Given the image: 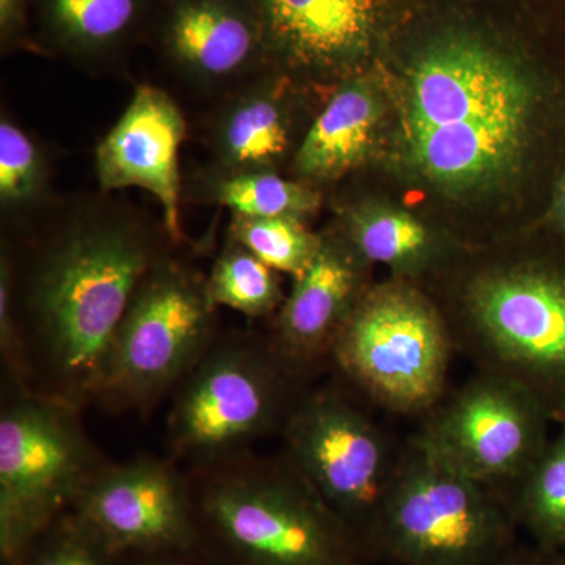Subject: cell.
<instances>
[{
  "mask_svg": "<svg viewBox=\"0 0 565 565\" xmlns=\"http://www.w3.org/2000/svg\"><path fill=\"white\" fill-rule=\"evenodd\" d=\"M230 239L236 241L280 274L299 277L313 263L322 237L297 217H245L233 215Z\"/></svg>",
  "mask_w": 565,
  "mask_h": 565,
  "instance_id": "24",
  "label": "cell"
},
{
  "mask_svg": "<svg viewBox=\"0 0 565 565\" xmlns=\"http://www.w3.org/2000/svg\"><path fill=\"white\" fill-rule=\"evenodd\" d=\"M516 531L508 494L459 473L411 437L367 553L394 565H500L515 548Z\"/></svg>",
  "mask_w": 565,
  "mask_h": 565,
  "instance_id": "6",
  "label": "cell"
},
{
  "mask_svg": "<svg viewBox=\"0 0 565 565\" xmlns=\"http://www.w3.org/2000/svg\"><path fill=\"white\" fill-rule=\"evenodd\" d=\"M41 32L79 61H102L139 33L154 0H33Z\"/></svg>",
  "mask_w": 565,
  "mask_h": 565,
  "instance_id": "19",
  "label": "cell"
},
{
  "mask_svg": "<svg viewBox=\"0 0 565 565\" xmlns=\"http://www.w3.org/2000/svg\"><path fill=\"white\" fill-rule=\"evenodd\" d=\"M9 255L31 393L84 411L134 292L169 253L136 218L90 214L41 239L21 264Z\"/></svg>",
  "mask_w": 565,
  "mask_h": 565,
  "instance_id": "1",
  "label": "cell"
},
{
  "mask_svg": "<svg viewBox=\"0 0 565 565\" xmlns=\"http://www.w3.org/2000/svg\"><path fill=\"white\" fill-rule=\"evenodd\" d=\"M158 39L170 65L204 87L245 84L270 58L253 0H162Z\"/></svg>",
  "mask_w": 565,
  "mask_h": 565,
  "instance_id": "14",
  "label": "cell"
},
{
  "mask_svg": "<svg viewBox=\"0 0 565 565\" xmlns=\"http://www.w3.org/2000/svg\"><path fill=\"white\" fill-rule=\"evenodd\" d=\"M184 115L161 88L140 85L120 120L96 148V174L103 191L139 188L162 207L163 226L173 243L182 239L180 222V147Z\"/></svg>",
  "mask_w": 565,
  "mask_h": 565,
  "instance_id": "13",
  "label": "cell"
},
{
  "mask_svg": "<svg viewBox=\"0 0 565 565\" xmlns=\"http://www.w3.org/2000/svg\"><path fill=\"white\" fill-rule=\"evenodd\" d=\"M147 556H150L148 557L147 561H145L143 564H140V565H185V564H182V563H177V561H170V559H163V557H158V553H156V555H147Z\"/></svg>",
  "mask_w": 565,
  "mask_h": 565,
  "instance_id": "31",
  "label": "cell"
},
{
  "mask_svg": "<svg viewBox=\"0 0 565 565\" xmlns=\"http://www.w3.org/2000/svg\"><path fill=\"white\" fill-rule=\"evenodd\" d=\"M204 199L245 217L303 218L318 210L321 196L302 182L275 172L215 173L203 181Z\"/></svg>",
  "mask_w": 565,
  "mask_h": 565,
  "instance_id": "22",
  "label": "cell"
},
{
  "mask_svg": "<svg viewBox=\"0 0 565 565\" xmlns=\"http://www.w3.org/2000/svg\"><path fill=\"white\" fill-rule=\"evenodd\" d=\"M343 239L370 264L415 275L440 262L441 247L426 225L404 211L360 207L345 217Z\"/></svg>",
  "mask_w": 565,
  "mask_h": 565,
  "instance_id": "20",
  "label": "cell"
},
{
  "mask_svg": "<svg viewBox=\"0 0 565 565\" xmlns=\"http://www.w3.org/2000/svg\"><path fill=\"white\" fill-rule=\"evenodd\" d=\"M455 353L446 316L412 282L397 280L364 292L330 363L382 408L424 416L446 396Z\"/></svg>",
  "mask_w": 565,
  "mask_h": 565,
  "instance_id": "9",
  "label": "cell"
},
{
  "mask_svg": "<svg viewBox=\"0 0 565 565\" xmlns=\"http://www.w3.org/2000/svg\"><path fill=\"white\" fill-rule=\"evenodd\" d=\"M0 356L3 382H7L3 388L31 393L28 356L14 316L13 267L9 252L6 250L0 256Z\"/></svg>",
  "mask_w": 565,
  "mask_h": 565,
  "instance_id": "27",
  "label": "cell"
},
{
  "mask_svg": "<svg viewBox=\"0 0 565 565\" xmlns=\"http://www.w3.org/2000/svg\"><path fill=\"white\" fill-rule=\"evenodd\" d=\"M117 557L76 512L68 511L10 565H114Z\"/></svg>",
  "mask_w": 565,
  "mask_h": 565,
  "instance_id": "26",
  "label": "cell"
},
{
  "mask_svg": "<svg viewBox=\"0 0 565 565\" xmlns=\"http://www.w3.org/2000/svg\"><path fill=\"white\" fill-rule=\"evenodd\" d=\"M500 565H565V555L531 542L527 545L516 544Z\"/></svg>",
  "mask_w": 565,
  "mask_h": 565,
  "instance_id": "29",
  "label": "cell"
},
{
  "mask_svg": "<svg viewBox=\"0 0 565 565\" xmlns=\"http://www.w3.org/2000/svg\"><path fill=\"white\" fill-rule=\"evenodd\" d=\"M193 512L244 565H366V548L291 460L248 451L188 468Z\"/></svg>",
  "mask_w": 565,
  "mask_h": 565,
  "instance_id": "3",
  "label": "cell"
},
{
  "mask_svg": "<svg viewBox=\"0 0 565 565\" xmlns=\"http://www.w3.org/2000/svg\"><path fill=\"white\" fill-rule=\"evenodd\" d=\"M525 478L508 493L533 544L565 555V419Z\"/></svg>",
  "mask_w": 565,
  "mask_h": 565,
  "instance_id": "21",
  "label": "cell"
},
{
  "mask_svg": "<svg viewBox=\"0 0 565 565\" xmlns=\"http://www.w3.org/2000/svg\"><path fill=\"white\" fill-rule=\"evenodd\" d=\"M110 460L96 448L74 405L3 388L0 411V555L14 563L73 509Z\"/></svg>",
  "mask_w": 565,
  "mask_h": 565,
  "instance_id": "7",
  "label": "cell"
},
{
  "mask_svg": "<svg viewBox=\"0 0 565 565\" xmlns=\"http://www.w3.org/2000/svg\"><path fill=\"white\" fill-rule=\"evenodd\" d=\"M364 262L344 239H326L275 315L270 343L292 370L310 377L330 356L364 296Z\"/></svg>",
  "mask_w": 565,
  "mask_h": 565,
  "instance_id": "15",
  "label": "cell"
},
{
  "mask_svg": "<svg viewBox=\"0 0 565 565\" xmlns=\"http://www.w3.org/2000/svg\"><path fill=\"white\" fill-rule=\"evenodd\" d=\"M32 3L33 0H0V41L3 51L24 46Z\"/></svg>",
  "mask_w": 565,
  "mask_h": 565,
  "instance_id": "28",
  "label": "cell"
},
{
  "mask_svg": "<svg viewBox=\"0 0 565 565\" xmlns=\"http://www.w3.org/2000/svg\"><path fill=\"white\" fill-rule=\"evenodd\" d=\"M519 63L481 36L448 32L416 55L403 107L404 150L446 191L484 188L522 158L537 104Z\"/></svg>",
  "mask_w": 565,
  "mask_h": 565,
  "instance_id": "2",
  "label": "cell"
},
{
  "mask_svg": "<svg viewBox=\"0 0 565 565\" xmlns=\"http://www.w3.org/2000/svg\"><path fill=\"white\" fill-rule=\"evenodd\" d=\"M553 217L559 233L563 234L565 239V172L557 182L556 195H555V207H553Z\"/></svg>",
  "mask_w": 565,
  "mask_h": 565,
  "instance_id": "30",
  "label": "cell"
},
{
  "mask_svg": "<svg viewBox=\"0 0 565 565\" xmlns=\"http://www.w3.org/2000/svg\"><path fill=\"white\" fill-rule=\"evenodd\" d=\"M552 423L533 393L478 371L423 416L414 437L459 473L508 494L544 452Z\"/></svg>",
  "mask_w": 565,
  "mask_h": 565,
  "instance_id": "11",
  "label": "cell"
},
{
  "mask_svg": "<svg viewBox=\"0 0 565 565\" xmlns=\"http://www.w3.org/2000/svg\"><path fill=\"white\" fill-rule=\"evenodd\" d=\"M71 511L117 556L188 552L199 541L191 484L173 459L107 463Z\"/></svg>",
  "mask_w": 565,
  "mask_h": 565,
  "instance_id": "12",
  "label": "cell"
},
{
  "mask_svg": "<svg viewBox=\"0 0 565 565\" xmlns=\"http://www.w3.org/2000/svg\"><path fill=\"white\" fill-rule=\"evenodd\" d=\"M217 307L199 270L163 256L145 275L115 333L95 404L148 415L217 338Z\"/></svg>",
  "mask_w": 565,
  "mask_h": 565,
  "instance_id": "8",
  "label": "cell"
},
{
  "mask_svg": "<svg viewBox=\"0 0 565 565\" xmlns=\"http://www.w3.org/2000/svg\"><path fill=\"white\" fill-rule=\"evenodd\" d=\"M50 180L46 156L21 126L0 120V203L7 212L31 210L43 200Z\"/></svg>",
  "mask_w": 565,
  "mask_h": 565,
  "instance_id": "25",
  "label": "cell"
},
{
  "mask_svg": "<svg viewBox=\"0 0 565 565\" xmlns=\"http://www.w3.org/2000/svg\"><path fill=\"white\" fill-rule=\"evenodd\" d=\"M270 58L297 68L343 71L373 50L385 0H253Z\"/></svg>",
  "mask_w": 565,
  "mask_h": 565,
  "instance_id": "16",
  "label": "cell"
},
{
  "mask_svg": "<svg viewBox=\"0 0 565 565\" xmlns=\"http://www.w3.org/2000/svg\"><path fill=\"white\" fill-rule=\"evenodd\" d=\"M307 381L269 337L218 333L173 392L170 459L199 468L253 451L258 441L281 434Z\"/></svg>",
  "mask_w": 565,
  "mask_h": 565,
  "instance_id": "5",
  "label": "cell"
},
{
  "mask_svg": "<svg viewBox=\"0 0 565 565\" xmlns=\"http://www.w3.org/2000/svg\"><path fill=\"white\" fill-rule=\"evenodd\" d=\"M280 435L285 456L367 552L403 445L337 385L305 390Z\"/></svg>",
  "mask_w": 565,
  "mask_h": 565,
  "instance_id": "10",
  "label": "cell"
},
{
  "mask_svg": "<svg viewBox=\"0 0 565 565\" xmlns=\"http://www.w3.org/2000/svg\"><path fill=\"white\" fill-rule=\"evenodd\" d=\"M456 352L481 373L533 393L565 419V259L527 256L479 267L459 286Z\"/></svg>",
  "mask_w": 565,
  "mask_h": 565,
  "instance_id": "4",
  "label": "cell"
},
{
  "mask_svg": "<svg viewBox=\"0 0 565 565\" xmlns=\"http://www.w3.org/2000/svg\"><path fill=\"white\" fill-rule=\"evenodd\" d=\"M274 82H247L234 93L212 126L217 172H275L291 147V122Z\"/></svg>",
  "mask_w": 565,
  "mask_h": 565,
  "instance_id": "17",
  "label": "cell"
},
{
  "mask_svg": "<svg viewBox=\"0 0 565 565\" xmlns=\"http://www.w3.org/2000/svg\"><path fill=\"white\" fill-rule=\"evenodd\" d=\"M278 274L228 237L206 277L207 291L217 308H230L250 319L269 318L286 299Z\"/></svg>",
  "mask_w": 565,
  "mask_h": 565,
  "instance_id": "23",
  "label": "cell"
},
{
  "mask_svg": "<svg viewBox=\"0 0 565 565\" xmlns=\"http://www.w3.org/2000/svg\"><path fill=\"white\" fill-rule=\"evenodd\" d=\"M382 106L370 82H344L297 148L294 166L305 180L333 181L359 167L373 148Z\"/></svg>",
  "mask_w": 565,
  "mask_h": 565,
  "instance_id": "18",
  "label": "cell"
}]
</instances>
